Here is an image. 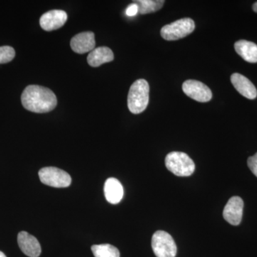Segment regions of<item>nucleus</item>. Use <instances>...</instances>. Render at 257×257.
I'll return each instance as SVG.
<instances>
[{
    "label": "nucleus",
    "instance_id": "19",
    "mask_svg": "<svg viewBox=\"0 0 257 257\" xmlns=\"http://www.w3.org/2000/svg\"><path fill=\"white\" fill-rule=\"evenodd\" d=\"M247 164L250 170L257 177V153L248 159Z\"/></svg>",
    "mask_w": 257,
    "mask_h": 257
},
{
    "label": "nucleus",
    "instance_id": "22",
    "mask_svg": "<svg viewBox=\"0 0 257 257\" xmlns=\"http://www.w3.org/2000/svg\"><path fill=\"white\" fill-rule=\"evenodd\" d=\"M0 257H7L6 255L5 254L3 251H0Z\"/></svg>",
    "mask_w": 257,
    "mask_h": 257
},
{
    "label": "nucleus",
    "instance_id": "13",
    "mask_svg": "<svg viewBox=\"0 0 257 257\" xmlns=\"http://www.w3.org/2000/svg\"><path fill=\"white\" fill-rule=\"evenodd\" d=\"M104 191L106 201L112 204H116L121 202L124 196V189L121 182L113 177L106 179Z\"/></svg>",
    "mask_w": 257,
    "mask_h": 257
},
{
    "label": "nucleus",
    "instance_id": "15",
    "mask_svg": "<svg viewBox=\"0 0 257 257\" xmlns=\"http://www.w3.org/2000/svg\"><path fill=\"white\" fill-rule=\"evenodd\" d=\"M234 49L238 55L250 63L257 62V45L246 40H239L234 44Z\"/></svg>",
    "mask_w": 257,
    "mask_h": 257
},
{
    "label": "nucleus",
    "instance_id": "6",
    "mask_svg": "<svg viewBox=\"0 0 257 257\" xmlns=\"http://www.w3.org/2000/svg\"><path fill=\"white\" fill-rule=\"evenodd\" d=\"M42 183L55 188H65L72 183V178L65 171L57 167H44L39 172Z\"/></svg>",
    "mask_w": 257,
    "mask_h": 257
},
{
    "label": "nucleus",
    "instance_id": "9",
    "mask_svg": "<svg viewBox=\"0 0 257 257\" xmlns=\"http://www.w3.org/2000/svg\"><path fill=\"white\" fill-rule=\"evenodd\" d=\"M243 202L239 197H233L225 206L223 216L230 224L237 226L242 219Z\"/></svg>",
    "mask_w": 257,
    "mask_h": 257
},
{
    "label": "nucleus",
    "instance_id": "21",
    "mask_svg": "<svg viewBox=\"0 0 257 257\" xmlns=\"http://www.w3.org/2000/svg\"><path fill=\"white\" fill-rule=\"evenodd\" d=\"M253 10L255 12V13H257V2L255 3L253 5Z\"/></svg>",
    "mask_w": 257,
    "mask_h": 257
},
{
    "label": "nucleus",
    "instance_id": "2",
    "mask_svg": "<svg viewBox=\"0 0 257 257\" xmlns=\"http://www.w3.org/2000/svg\"><path fill=\"white\" fill-rule=\"evenodd\" d=\"M150 99V86L145 79L135 81L128 92V108L135 114H140L147 109Z\"/></svg>",
    "mask_w": 257,
    "mask_h": 257
},
{
    "label": "nucleus",
    "instance_id": "10",
    "mask_svg": "<svg viewBox=\"0 0 257 257\" xmlns=\"http://www.w3.org/2000/svg\"><path fill=\"white\" fill-rule=\"evenodd\" d=\"M95 45V37L92 32L79 33L72 37L70 42L72 50L80 55L87 53L88 52H92Z\"/></svg>",
    "mask_w": 257,
    "mask_h": 257
},
{
    "label": "nucleus",
    "instance_id": "18",
    "mask_svg": "<svg viewBox=\"0 0 257 257\" xmlns=\"http://www.w3.org/2000/svg\"><path fill=\"white\" fill-rule=\"evenodd\" d=\"M15 57L14 49L10 46L0 47V64L8 63Z\"/></svg>",
    "mask_w": 257,
    "mask_h": 257
},
{
    "label": "nucleus",
    "instance_id": "11",
    "mask_svg": "<svg viewBox=\"0 0 257 257\" xmlns=\"http://www.w3.org/2000/svg\"><path fill=\"white\" fill-rule=\"evenodd\" d=\"M18 241L20 249L27 256L39 257L41 254V246L38 240L27 231L19 233Z\"/></svg>",
    "mask_w": 257,
    "mask_h": 257
},
{
    "label": "nucleus",
    "instance_id": "14",
    "mask_svg": "<svg viewBox=\"0 0 257 257\" xmlns=\"http://www.w3.org/2000/svg\"><path fill=\"white\" fill-rule=\"evenodd\" d=\"M114 58L112 51L109 47H100L94 49L87 57V62L91 67H98L101 64L113 61Z\"/></svg>",
    "mask_w": 257,
    "mask_h": 257
},
{
    "label": "nucleus",
    "instance_id": "12",
    "mask_svg": "<svg viewBox=\"0 0 257 257\" xmlns=\"http://www.w3.org/2000/svg\"><path fill=\"white\" fill-rule=\"evenodd\" d=\"M231 82L235 89L248 99H254L257 96V90L253 83L242 74L234 73L231 76Z\"/></svg>",
    "mask_w": 257,
    "mask_h": 257
},
{
    "label": "nucleus",
    "instance_id": "16",
    "mask_svg": "<svg viewBox=\"0 0 257 257\" xmlns=\"http://www.w3.org/2000/svg\"><path fill=\"white\" fill-rule=\"evenodd\" d=\"M139 7V13L141 15L150 14L162 9L164 0H138L134 1Z\"/></svg>",
    "mask_w": 257,
    "mask_h": 257
},
{
    "label": "nucleus",
    "instance_id": "8",
    "mask_svg": "<svg viewBox=\"0 0 257 257\" xmlns=\"http://www.w3.org/2000/svg\"><path fill=\"white\" fill-rule=\"evenodd\" d=\"M67 20V15L63 10H54L42 15L40 20L41 28L47 32L62 28Z\"/></svg>",
    "mask_w": 257,
    "mask_h": 257
},
{
    "label": "nucleus",
    "instance_id": "4",
    "mask_svg": "<svg viewBox=\"0 0 257 257\" xmlns=\"http://www.w3.org/2000/svg\"><path fill=\"white\" fill-rule=\"evenodd\" d=\"M194 29L195 23L192 19H181L164 26L161 30V35L167 41H175L190 35Z\"/></svg>",
    "mask_w": 257,
    "mask_h": 257
},
{
    "label": "nucleus",
    "instance_id": "7",
    "mask_svg": "<svg viewBox=\"0 0 257 257\" xmlns=\"http://www.w3.org/2000/svg\"><path fill=\"white\" fill-rule=\"evenodd\" d=\"M183 92L194 100L207 102L212 98L211 89L204 83L194 79L185 81L182 84Z\"/></svg>",
    "mask_w": 257,
    "mask_h": 257
},
{
    "label": "nucleus",
    "instance_id": "5",
    "mask_svg": "<svg viewBox=\"0 0 257 257\" xmlns=\"http://www.w3.org/2000/svg\"><path fill=\"white\" fill-rule=\"evenodd\" d=\"M152 246L157 257H175L177 254L175 240L166 231H157L153 234Z\"/></svg>",
    "mask_w": 257,
    "mask_h": 257
},
{
    "label": "nucleus",
    "instance_id": "17",
    "mask_svg": "<svg viewBox=\"0 0 257 257\" xmlns=\"http://www.w3.org/2000/svg\"><path fill=\"white\" fill-rule=\"evenodd\" d=\"M92 251L94 257H120L118 248L109 243L93 245Z\"/></svg>",
    "mask_w": 257,
    "mask_h": 257
},
{
    "label": "nucleus",
    "instance_id": "1",
    "mask_svg": "<svg viewBox=\"0 0 257 257\" xmlns=\"http://www.w3.org/2000/svg\"><path fill=\"white\" fill-rule=\"evenodd\" d=\"M21 100L25 109L35 113L49 112L53 110L57 104L55 93L40 85H29L25 88Z\"/></svg>",
    "mask_w": 257,
    "mask_h": 257
},
{
    "label": "nucleus",
    "instance_id": "3",
    "mask_svg": "<svg viewBox=\"0 0 257 257\" xmlns=\"http://www.w3.org/2000/svg\"><path fill=\"white\" fill-rule=\"evenodd\" d=\"M166 167L178 177H189L195 170V164L186 153L172 152L165 158Z\"/></svg>",
    "mask_w": 257,
    "mask_h": 257
},
{
    "label": "nucleus",
    "instance_id": "20",
    "mask_svg": "<svg viewBox=\"0 0 257 257\" xmlns=\"http://www.w3.org/2000/svg\"><path fill=\"white\" fill-rule=\"evenodd\" d=\"M139 13V7L136 3H133L130 5H128V8H126V15L128 17H134L135 16Z\"/></svg>",
    "mask_w": 257,
    "mask_h": 257
}]
</instances>
